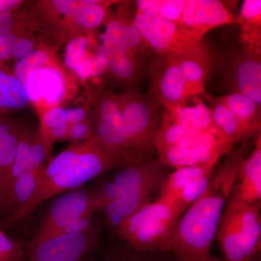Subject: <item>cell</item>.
<instances>
[{
  "label": "cell",
  "instance_id": "1",
  "mask_svg": "<svg viewBox=\"0 0 261 261\" xmlns=\"http://www.w3.org/2000/svg\"><path fill=\"white\" fill-rule=\"evenodd\" d=\"M251 140L226 154L213 173L208 187L178 221L171 250L177 261H210L211 247L216 238L242 162L252 152Z\"/></svg>",
  "mask_w": 261,
  "mask_h": 261
},
{
  "label": "cell",
  "instance_id": "2",
  "mask_svg": "<svg viewBox=\"0 0 261 261\" xmlns=\"http://www.w3.org/2000/svg\"><path fill=\"white\" fill-rule=\"evenodd\" d=\"M130 159L93 138L71 144L44 166L36 195L19 221L54 196L81 188L99 175L121 168Z\"/></svg>",
  "mask_w": 261,
  "mask_h": 261
},
{
  "label": "cell",
  "instance_id": "3",
  "mask_svg": "<svg viewBox=\"0 0 261 261\" xmlns=\"http://www.w3.org/2000/svg\"><path fill=\"white\" fill-rule=\"evenodd\" d=\"M112 181L97 190L98 211L108 224L118 229L123 221L150 202L151 196L166 178V166L151 154L127 161Z\"/></svg>",
  "mask_w": 261,
  "mask_h": 261
},
{
  "label": "cell",
  "instance_id": "4",
  "mask_svg": "<svg viewBox=\"0 0 261 261\" xmlns=\"http://www.w3.org/2000/svg\"><path fill=\"white\" fill-rule=\"evenodd\" d=\"M216 238L224 261H253L260 250V202L247 203L230 195Z\"/></svg>",
  "mask_w": 261,
  "mask_h": 261
},
{
  "label": "cell",
  "instance_id": "5",
  "mask_svg": "<svg viewBox=\"0 0 261 261\" xmlns=\"http://www.w3.org/2000/svg\"><path fill=\"white\" fill-rule=\"evenodd\" d=\"M183 211L166 201L149 202L123 221L118 235L140 252H168Z\"/></svg>",
  "mask_w": 261,
  "mask_h": 261
},
{
  "label": "cell",
  "instance_id": "6",
  "mask_svg": "<svg viewBox=\"0 0 261 261\" xmlns=\"http://www.w3.org/2000/svg\"><path fill=\"white\" fill-rule=\"evenodd\" d=\"M122 111V127L130 152L151 154L161 124V105L150 92L141 94L136 88L118 94Z\"/></svg>",
  "mask_w": 261,
  "mask_h": 261
},
{
  "label": "cell",
  "instance_id": "7",
  "mask_svg": "<svg viewBox=\"0 0 261 261\" xmlns=\"http://www.w3.org/2000/svg\"><path fill=\"white\" fill-rule=\"evenodd\" d=\"M133 23L146 47L155 55L173 58L207 47L202 41L192 39L177 24L157 15L136 12Z\"/></svg>",
  "mask_w": 261,
  "mask_h": 261
},
{
  "label": "cell",
  "instance_id": "8",
  "mask_svg": "<svg viewBox=\"0 0 261 261\" xmlns=\"http://www.w3.org/2000/svg\"><path fill=\"white\" fill-rule=\"evenodd\" d=\"M217 132H201L190 140L158 152L166 167L175 169L196 166H215L220 158L232 149Z\"/></svg>",
  "mask_w": 261,
  "mask_h": 261
},
{
  "label": "cell",
  "instance_id": "9",
  "mask_svg": "<svg viewBox=\"0 0 261 261\" xmlns=\"http://www.w3.org/2000/svg\"><path fill=\"white\" fill-rule=\"evenodd\" d=\"M98 209L97 190L79 188L62 193L51 202L30 243L51 238L70 221Z\"/></svg>",
  "mask_w": 261,
  "mask_h": 261
},
{
  "label": "cell",
  "instance_id": "10",
  "mask_svg": "<svg viewBox=\"0 0 261 261\" xmlns=\"http://www.w3.org/2000/svg\"><path fill=\"white\" fill-rule=\"evenodd\" d=\"M150 92L165 111L176 116L186 107L190 98L181 70L170 57L155 55L147 70Z\"/></svg>",
  "mask_w": 261,
  "mask_h": 261
},
{
  "label": "cell",
  "instance_id": "11",
  "mask_svg": "<svg viewBox=\"0 0 261 261\" xmlns=\"http://www.w3.org/2000/svg\"><path fill=\"white\" fill-rule=\"evenodd\" d=\"M215 166L178 168L165 178L159 199L187 210L205 193L214 172Z\"/></svg>",
  "mask_w": 261,
  "mask_h": 261
},
{
  "label": "cell",
  "instance_id": "12",
  "mask_svg": "<svg viewBox=\"0 0 261 261\" xmlns=\"http://www.w3.org/2000/svg\"><path fill=\"white\" fill-rule=\"evenodd\" d=\"M99 231L94 228L74 234L60 235L25 245L29 261H82L97 243Z\"/></svg>",
  "mask_w": 261,
  "mask_h": 261
},
{
  "label": "cell",
  "instance_id": "13",
  "mask_svg": "<svg viewBox=\"0 0 261 261\" xmlns=\"http://www.w3.org/2000/svg\"><path fill=\"white\" fill-rule=\"evenodd\" d=\"M224 84L230 93L244 94L261 106V54L240 47L228 58Z\"/></svg>",
  "mask_w": 261,
  "mask_h": 261
},
{
  "label": "cell",
  "instance_id": "14",
  "mask_svg": "<svg viewBox=\"0 0 261 261\" xmlns=\"http://www.w3.org/2000/svg\"><path fill=\"white\" fill-rule=\"evenodd\" d=\"M238 25L236 15L217 0H186L181 27L197 42L210 31L225 25Z\"/></svg>",
  "mask_w": 261,
  "mask_h": 261
},
{
  "label": "cell",
  "instance_id": "15",
  "mask_svg": "<svg viewBox=\"0 0 261 261\" xmlns=\"http://www.w3.org/2000/svg\"><path fill=\"white\" fill-rule=\"evenodd\" d=\"M101 39L102 44L96 49L98 61L115 80L126 85L127 89L135 88L145 72V60L132 54L116 43Z\"/></svg>",
  "mask_w": 261,
  "mask_h": 261
},
{
  "label": "cell",
  "instance_id": "16",
  "mask_svg": "<svg viewBox=\"0 0 261 261\" xmlns=\"http://www.w3.org/2000/svg\"><path fill=\"white\" fill-rule=\"evenodd\" d=\"M23 86L30 102L53 107L60 104L66 93L64 73L54 62L32 72Z\"/></svg>",
  "mask_w": 261,
  "mask_h": 261
},
{
  "label": "cell",
  "instance_id": "17",
  "mask_svg": "<svg viewBox=\"0 0 261 261\" xmlns=\"http://www.w3.org/2000/svg\"><path fill=\"white\" fill-rule=\"evenodd\" d=\"M130 2H119V8L115 14L110 13L104 25L106 32L101 39H107L123 47L132 54L145 60L149 51L136 29L130 18Z\"/></svg>",
  "mask_w": 261,
  "mask_h": 261
},
{
  "label": "cell",
  "instance_id": "18",
  "mask_svg": "<svg viewBox=\"0 0 261 261\" xmlns=\"http://www.w3.org/2000/svg\"><path fill=\"white\" fill-rule=\"evenodd\" d=\"M231 195L247 203L260 202L261 135L254 140L253 149L239 168Z\"/></svg>",
  "mask_w": 261,
  "mask_h": 261
},
{
  "label": "cell",
  "instance_id": "19",
  "mask_svg": "<svg viewBox=\"0 0 261 261\" xmlns=\"http://www.w3.org/2000/svg\"><path fill=\"white\" fill-rule=\"evenodd\" d=\"M171 58L181 70L189 97L201 96L205 92L206 80L212 68L210 49L206 47L201 51L186 53Z\"/></svg>",
  "mask_w": 261,
  "mask_h": 261
},
{
  "label": "cell",
  "instance_id": "20",
  "mask_svg": "<svg viewBox=\"0 0 261 261\" xmlns=\"http://www.w3.org/2000/svg\"><path fill=\"white\" fill-rule=\"evenodd\" d=\"M24 125L13 115L0 114V195L3 209L6 198L8 178L14 162L20 132Z\"/></svg>",
  "mask_w": 261,
  "mask_h": 261
},
{
  "label": "cell",
  "instance_id": "21",
  "mask_svg": "<svg viewBox=\"0 0 261 261\" xmlns=\"http://www.w3.org/2000/svg\"><path fill=\"white\" fill-rule=\"evenodd\" d=\"M201 96L208 103L211 123L223 140L233 146L238 142L252 139L250 132L221 102L219 97L206 92Z\"/></svg>",
  "mask_w": 261,
  "mask_h": 261
},
{
  "label": "cell",
  "instance_id": "22",
  "mask_svg": "<svg viewBox=\"0 0 261 261\" xmlns=\"http://www.w3.org/2000/svg\"><path fill=\"white\" fill-rule=\"evenodd\" d=\"M241 47L261 54V1L245 0L238 16Z\"/></svg>",
  "mask_w": 261,
  "mask_h": 261
},
{
  "label": "cell",
  "instance_id": "23",
  "mask_svg": "<svg viewBox=\"0 0 261 261\" xmlns=\"http://www.w3.org/2000/svg\"><path fill=\"white\" fill-rule=\"evenodd\" d=\"M89 41L87 36L70 39L65 47V63L74 70L82 80L96 76L105 70L96 56L89 54Z\"/></svg>",
  "mask_w": 261,
  "mask_h": 261
},
{
  "label": "cell",
  "instance_id": "24",
  "mask_svg": "<svg viewBox=\"0 0 261 261\" xmlns=\"http://www.w3.org/2000/svg\"><path fill=\"white\" fill-rule=\"evenodd\" d=\"M220 99L255 140L261 135V106L244 94L228 93Z\"/></svg>",
  "mask_w": 261,
  "mask_h": 261
},
{
  "label": "cell",
  "instance_id": "25",
  "mask_svg": "<svg viewBox=\"0 0 261 261\" xmlns=\"http://www.w3.org/2000/svg\"><path fill=\"white\" fill-rule=\"evenodd\" d=\"M30 102L23 86L5 64H0V114L13 115Z\"/></svg>",
  "mask_w": 261,
  "mask_h": 261
},
{
  "label": "cell",
  "instance_id": "26",
  "mask_svg": "<svg viewBox=\"0 0 261 261\" xmlns=\"http://www.w3.org/2000/svg\"><path fill=\"white\" fill-rule=\"evenodd\" d=\"M38 135H39V130L34 129V128L25 126V125L22 128L16 153H15L14 162H13V166H12L9 178H8L6 198H5L3 210H4L5 205H6L12 185L14 183L15 180L18 179L28 169L29 154H30L31 148H32L33 144L37 139Z\"/></svg>",
  "mask_w": 261,
  "mask_h": 261
},
{
  "label": "cell",
  "instance_id": "27",
  "mask_svg": "<svg viewBox=\"0 0 261 261\" xmlns=\"http://www.w3.org/2000/svg\"><path fill=\"white\" fill-rule=\"evenodd\" d=\"M54 62L53 51L48 49H35L18 60L15 65L14 74L23 85L24 81L34 70Z\"/></svg>",
  "mask_w": 261,
  "mask_h": 261
},
{
  "label": "cell",
  "instance_id": "28",
  "mask_svg": "<svg viewBox=\"0 0 261 261\" xmlns=\"http://www.w3.org/2000/svg\"><path fill=\"white\" fill-rule=\"evenodd\" d=\"M15 11L0 13V63L3 64L12 58L13 44L17 38L13 32Z\"/></svg>",
  "mask_w": 261,
  "mask_h": 261
},
{
  "label": "cell",
  "instance_id": "29",
  "mask_svg": "<svg viewBox=\"0 0 261 261\" xmlns=\"http://www.w3.org/2000/svg\"><path fill=\"white\" fill-rule=\"evenodd\" d=\"M25 256L23 247L0 228V261H24Z\"/></svg>",
  "mask_w": 261,
  "mask_h": 261
},
{
  "label": "cell",
  "instance_id": "30",
  "mask_svg": "<svg viewBox=\"0 0 261 261\" xmlns=\"http://www.w3.org/2000/svg\"><path fill=\"white\" fill-rule=\"evenodd\" d=\"M63 123H68L67 109L57 106L48 108L43 113L41 119V126L39 129L41 138H44L53 127Z\"/></svg>",
  "mask_w": 261,
  "mask_h": 261
},
{
  "label": "cell",
  "instance_id": "31",
  "mask_svg": "<svg viewBox=\"0 0 261 261\" xmlns=\"http://www.w3.org/2000/svg\"><path fill=\"white\" fill-rule=\"evenodd\" d=\"M185 5L186 0H163L159 16L177 24L181 27Z\"/></svg>",
  "mask_w": 261,
  "mask_h": 261
},
{
  "label": "cell",
  "instance_id": "32",
  "mask_svg": "<svg viewBox=\"0 0 261 261\" xmlns=\"http://www.w3.org/2000/svg\"><path fill=\"white\" fill-rule=\"evenodd\" d=\"M93 215L94 213H89V214H84L83 216L73 220L68 224L65 225L64 227L62 228L58 232H57L53 237L60 236V235L74 234V233L84 232V231L90 230L91 228L94 227Z\"/></svg>",
  "mask_w": 261,
  "mask_h": 261
},
{
  "label": "cell",
  "instance_id": "33",
  "mask_svg": "<svg viewBox=\"0 0 261 261\" xmlns=\"http://www.w3.org/2000/svg\"><path fill=\"white\" fill-rule=\"evenodd\" d=\"M92 116L88 119L70 127L65 140L71 144L84 142L92 138Z\"/></svg>",
  "mask_w": 261,
  "mask_h": 261
},
{
  "label": "cell",
  "instance_id": "34",
  "mask_svg": "<svg viewBox=\"0 0 261 261\" xmlns=\"http://www.w3.org/2000/svg\"><path fill=\"white\" fill-rule=\"evenodd\" d=\"M35 49L36 44L31 38L17 37L12 50V58L18 61Z\"/></svg>",
  "mask_w": 261,
  "mask_h": 261
},
{
  "label": "cell",
  "instance_id": "35",
  "mask_svg": "<svg viewBox=\"0 0 261 261\" xmlns=\"http://www.w3.org/2000/svg\"><path fill=\"white\" fill-rule=\"evenodd\" d=\"M163 0H138L136 2L137 12L145 15L159 16Z\"/></svg>",
  "mask_w": 261,
  "mask_h": 261
},
{
  "label": "cell",
  "instance_id": "36",
  "mask_svg": "<svg viewBox=\"0 0 261 261\" xmlns=\"http://www.w3.org/2000/svg\"><path fill=\"white\" fill-rule=\"evenodd\" d=\"M68 113V123L70 126L88 119L89 115L87 109L83 108H67Z\"/></svg>",
  "mask_w": 261,
  "mask_h": 261
},
{
  "label": "cell",
  "instance_id": "37",
  "mask_svg": "<svg viewBox=\"0 0 261 261\" xmlns=\"http://www.w3.org/2000/svg\"><path fill=\"white\" fill-rule=\"evenodd\" d=\"M20 0H0V13L7 11H15L23 3Z\"/></svg>",
  "mask_w": 261,
  "mask_h": 261
},
{
  "label": "cell",
  "instance_id": "38",
  "mask_svg": "<svg viewBox=\"0 0 261 261\" xmlns=\"http://www.w3.org/2000/svg\"><path fill=\"white\" fill-rule=\"evenodd\" d=\"M108 261H148L138 254H121L111 257Z\"/></svg>",
  "mask_w": 261,
  "mask_h": 261
},
{
  "label": "cell",
  "instance_id": "39",
  "mask_svg": "<svg viewBox=\"0 0 261 261\" xmlns=\"http://www.w3.org/2000/svg\"><path fill=\"white\" fill-rule=\"evenodd\" d=\"M210 261H224V260H220V259L217 258V257H211Z\"/></svg>",
  "mask_w": 261,
  "mask_h": 261
},
{
  "label": "cell",
  "instance_id": "40",
  "mask_svg": "<svg viewBox=\"0 0 261 261\" xmlns=\"http://www.w3.org/2000/svg\"><path fill=\"white\" fill-rule=\"evenodd\" d=\"M82 261H95V260H94V259L88 258V257H84L83 258V260H82Z\"/></svg>",
  "mask_w": 261,
  "mask_h": 261
},
{
  "label": "cell",
  "instance_id": "41",
  "mask_svg": "<svg viewBox=\"0 0 261 261\" xmlns=\"http://www.w3.org/2000/svg\"><path fill=\"white\" fill-rule=\"evenodd\" d=\"M0 205H1V195H0Z\"/></svg>",
  "mask_w": 261,
  "mask_h": 261
},
{
  "label": "cell",
  "instance_id": "42",
  "mask_svg": "<svg viewBox=\"0 0 261 261\" xmlns=\"http://www.w3.org/2000/svg\"><path fill=\"white\" fill-rule=\"evenodd\" d=\"M0 64H3V63H0Z\"/></svg>",
  "mask_w": 261,
  "mask_h": 261
}]
</instances>
